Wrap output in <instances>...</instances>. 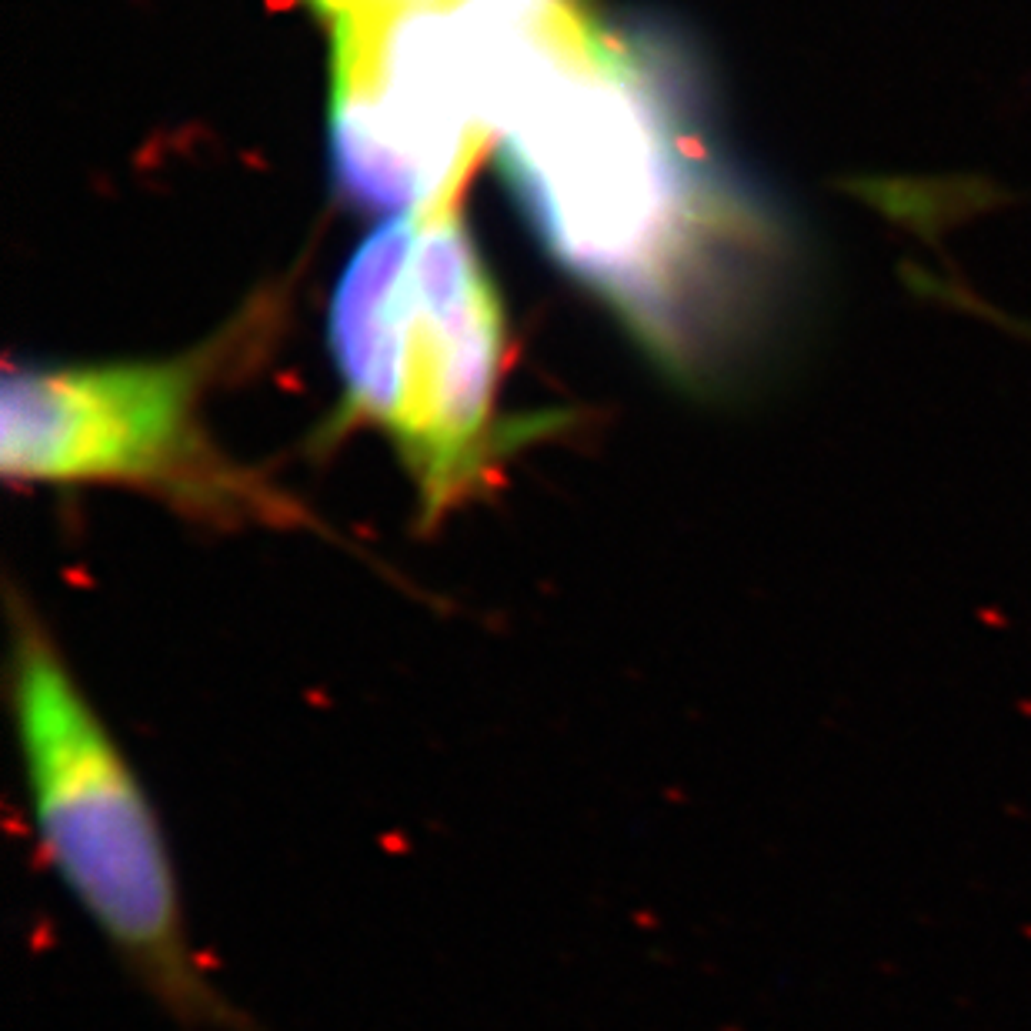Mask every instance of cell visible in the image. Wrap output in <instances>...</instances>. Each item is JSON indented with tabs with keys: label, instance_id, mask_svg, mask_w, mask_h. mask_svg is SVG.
<instances>
[{
	"label": "cell",
	"instance_id": "7a4b0ae2",
	"mask_svg": "<svg viewBox=\"0 0 1031 1031\" xmlns=\"http://www.w3.org/2000/svg\"><path fill=\"white\" fill-rule=\"evenodd\" d=\"M4 698L40 851L124 972L191 1031H261L207 974L164 825L68 658L24 598L7 604Z\"/></svg>",
	"mask_w": 1031,
	"mask_h": 1031
},
{
	"label": "cell",
	"instance_id": "6da1fadb",
	"mask_svg": "<svg viewBox=\"0 0 1031 1031\" xmlns=\"http://www.w3.org/2000/svg\"><path fill=\"white\" fill-rule=\"evenodd\" d=\"M497 141L547 251L684 378H718L791 291L795 234L728 161L668 34L578 7L527 57Z\"/></svg>",
	"mask_w": 1031,
	"mask_h": 1031
},
{
	"label": "cell",
	"instance_id": "3957f363",
	"mask_svg": "<svg viewBox=\"0 0 1031 1031\" xmlns=\"http://www.w3.org/2000/svg\"><path fill=\"white\" fill-rule=\"evenodd\" d=\"M328 328L350 411L398 441L434 521L481 481L505 360L501 297L454 201L370 234Z\"/></svg>",
	"mask_w": 1031,
	"mask_h": 1031
},
{
	"label": "cell",
	"instance_id": "277c9868",
	"mask_svg": "<svg viewBox=\"0 0 1031 1031\" xmlns=\"http://www.w3.org/2000/svg\"><path fill=\"white\" fill-rule=\"evenodd\" d=\"M201 364L20 368L0 391V467L20 481H177L194 454Z\"/></svg>",
	"mask_w": 1031,
	"mask_h": 1031
}]
</instances>
